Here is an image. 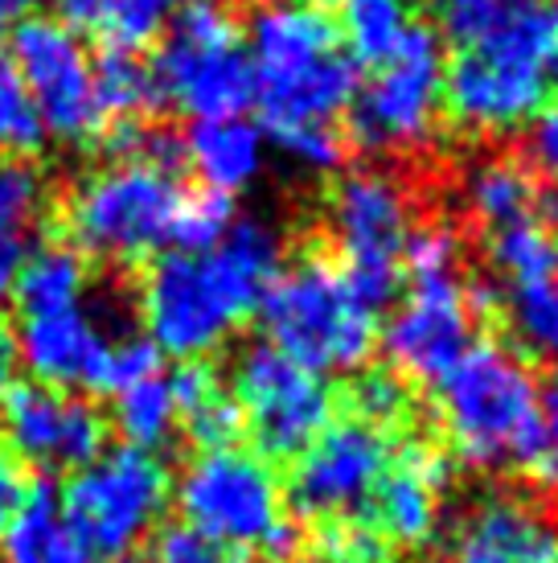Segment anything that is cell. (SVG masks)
<instances>
[{"label": "cell", "instance_id": "cell-24", "mask_svg": "<svg viewBox=\"0 0 558 563\" xmlns=\"http://www.w3.org/2000/svg\"><path fill=\"white\" fill-rule=\"evenodd\" d=\"M468 206L484 227H513V222L534 219V206H538V181L529 173L526 161L496 157L484 161L481 169L468 177Z\"/></svg>", "mask_w": 558, "mask_h": 563}, {"label": "cell", "instance_id": "cell-34", "mask_svg": "<svg viewBox=\"0 0 558 563\" xmlns=\"http://www.w3.org/2000/svg\"><path fill=\"white\" fill-rule=\"evenodd\" d=\"M513 329L522 333V342L538 354L558 358V284H534V288H513L510 297Z\"/></svg>", "mask_w": 558, "mask_h": 563}, {"label": "cell", "instance_id": "cell-14", "mask_svg": "<svg viewBox=\"0 0 558 563\" xmlns=\"http://www.w3.org/2000/svg\"><path fill=\"white\" fill-rule=\"evenodd\" d=\"M390 432L378 423L349 416L342 423H325V432L295 456L292 470V506L316 522H345L361 506L373 501V489L387 477Z\"/></svg>", "mask_w": 558, "mask_h": 563}, {"label": "cell", "instance_id": "cell-38", "mask_svg": "<svg viewBox=\"0 0 558 563\" xmlns=\"http://www.w3.org/2000/svg\"><path fill=\"white\" fill-rule=\"evenodd\" d=\"M316 563H387L382 560V543L378 534L366 527H345V522H328L321 531V555Z\"/></svg>", "mask_w": 558, "mask_h": 563}, {"label": "cell", "instance_id": "cell-41", "mask_svg": "<svg viewBox=\"0 0 558 563\" xmlns=\"http://www.w3.org/2000/svg\"><path fill=\"white\" fill-rule=\"evenodd\" d=\"M534 477L543 485H555L558 489V378L550 395L543 399V453L534 461Z\"/></svg>", "mask_w": 558, "mask_h": 563}, {"label": "cell", "instance_id": "cell-13", "mask_svg": "<svg viewBox=\"0 0 558 563\" xmlns=\"http://www.w3.org/2000/svg\"><path fill=\"white\" fill-rule=\"evenodd\" d=\"M9 54L42 115L46 136L63 144H87L103 132L108 115L94 91V58L78 33L58 25L54 16H30L13 30Z\"/></svg>", "mask_w": 558, "mask_h": 563}, {"label": "cell", "instance_id": "cell-2", "mask_svg": "<svg viewBox=\"0 0 558 563\" xmlns=\"http://www.w3.org/2000/svg\"><path fill=\"white\" fill-rule=\"evenodd\" d=\"M255 103L271 141L295 128L333 124L357 95V63L316 0H264L247 25Z\"/></svg>", "mask_w": 558, "mask_h": 563}, {"label": "cell", "instance_id": "cell-39", "mask_svg": "<svg viewBox=\"0 0 558 563\" xmlns=\"http://www.w3.org/2000/svg\"><path fill=\"white\" fill-rule=\"evenodd\" d=\"M148 563H247L222 548H210L186 527H169L148 543Z\"/></svg>", "mask_w": 558, "mask_h": 563}, {"label": "cell", "instance_id": "cell-23", "mask_svg": "<svg viewBox=\"0 0 558 563\" xmlns=\"http://www.w3.org/2000/svg\"><path fill=\"white\" fill-rule=\"evenodd\" d=\"M0 563H103L70 527L58 501L33 494L0 543Z\"/></svg>", "mask_w": 558, "mask_h": 563}, {"label": "cell", "instance_id": "cell-26", "mask_svg": "<svg viewBox=\"0 0 558 563\" xmlns=\"http://www.w3.org/2000/svg\"><path fill=\"white\" fill-rule=\"evenodd\" d=\"M111 420L120 428L124 444L132 449H148L156 453L177 428V404H172V387L165 375H148L111 395Z\"/></svg>", "mask_w": 558, "mask_h": 563}, {"label": "cell", "instance_id": "cell-36", "mask_svg": "<svg viewBox=\"0 0 558 563\" xmlns=\"http://www.w3.org/2000/svg\"><path fill=\"white\" fill-rule=\"evenodd\" d=\"M349 411H354L357 420L378 423V428L390 432V428H399L411 416V395H406V387L399 378L366 375L349 387Z\"/></svg>", "mask_w": 558, "mask_h": 563}, {"label": "cell", "instance_id": "cell-48", "mask_svg": "<svg viewBox=\"0 0 558 563\" xmlns=\"http://www.w3.org/2000/svg\"><path fill=\"white\" fill-rule=\"evenodd\" d=\"M543 79H546V95H558V42H555V49H550V58H546V66H543Z\"/></svg>", "mask_w": 558, "mask_h": 563}, {"label": "cell", "instance_id": "cell-15", "mask_svg": "<svg viewBox=\"0 0 558 563\" xmlns=\"http://www.w3.org/2000/svg\"><path fill=\"white\" fill-rule=\"evenodd\" d=\"M103 416L78 391L13 383L0 395V444L33 470L75 473L103 453Z\"/></svg>", "mask_w": 558, "mask_h": 563}, {"label": "cell", "instance_id": "cell-16", "mask_svg": "<svg viewBox=\"0 0 558 563\" xmlns=\"http://www.w3.org/2000/svg\"><path fill=\"white\" fill-rule=\"evenodd\" d=\"M382 345H387L394 371H403L418 383H439L472 345V313H468L460 280L456 276L415 280V288L399 305V313L390 317Z\"/></svg>", "mask_w": 558, "mask_h": 563}, {"label": "cell", "instance_id": "cell-30", "mask_svg": "<svg viewBox=\"0 0 558 563\" xmlns=\"http://www.w3.org/2000/svg\"><path fill=\"white\" fill-rule=\"evenodd\" d=\"M238 219V206L231 194H217V189H181V202H177V219H172V243L177 251L189 255H202V251L217 247L226 231Z\"/></svg>", "mask_w": 558, "mask_h": 563}, {"label": "cell", "instance_id": "cell-50", "mask_svg": "<svg viewBox=\"0 0 558 563\" xmlns=\"http://www.w3.org/2000/svg\"><path fill=\"white\" fill-rule=\"evenodd\" d=\"M316 4H342V0H316Z\"/></svg>", "mask_w": 558, "mask_h": 563}, {"label": "cell", "instance_id": "cell-45", "mask_svg": "<svg viewBox=\"0 0 558 563\" xmlns=\"http://www.w3.org/2000/svg\"><path fill=\"white\" fill-rule=\"evenodd\" d=\"M16 366H21V358H16V338L4 325H0V395L13 387Z\"/></svg>", "mask_w": 558, "mask_h": 563}, {"label": "cell", "instance_id": "cell-20", "mask_svg": "<svg viewBox=\"0 0 558 563\" xmlns=\"http://www.w3.org/2000/svg\"><path fill=\"white\" fill-rule=\"evenodd\" d=\"M550 518L522 498H484L460 527L451 563H526L546 534Z\"/></svg>", "mask_w": 558, "mask_h": 563}, {"label": "cell", "instance_id": "cell-6", "mask_svg": "<svg viewBox=\"0 0 558 563\" xmlns=\"http://www.w3.org/2000/svg\"><path fill=\"white\" fill-rule=\"evenodd\" d=\"M259 321L267 329V345H276L312 375L357 371L378 345L373 309L325 255H309L279 272L259 300Z\"/></svg>", "mask_w": 558, "mask_h": 563}, {"label": "cell", "instance_id": "cell-18", "mask_svg": "<svg viewBox=\"0 0 558 563\" xmlns=\"http://www.w3.org/2000/svg\"><path fill=\"white\" fill-rule=\"evenodd\" d=\"M448 473V461L427 444H411L406 453H399V461H390L387 477L373 489L378 531L399 548H427L439 531Z\"/></svg>", "mask_w": 558, "mask_h": 563}, {"label": "cell", "instance_id": "cell-12", "mask_svg": "<svg viewBox=\"0 0 558 563\" xmlns=\"http://www.w3.org/2000/svg\"><path fill=\"white\" fill-rule=\"evenodd\" d=\"M333 227L342 243L345 280L378 313L403 284V243L411 235L403 186L378 169L342 177L333 189Z\"/></svg>", "mask_w": 558, "mask_h": 563}, {"label": "cell", "instance_id": "cell-1", "mask_svg": "<svg viewBox=\"0 0 558 563\" xmlns=\"http://www.w3.org/2000/svg\"><path fill=\"white\" fill-rule=\"evenodd\" d=\"M279 235L259 219H234L217 247L160 251L140 284L144 338L181 362H202L231 338L279 276Z\"/></svg>", "mask_w": 558, "mask_h": 563}, {"label": "cell", "instance_id": "cell-32", "mask_svg": "<svg viewBox=\"0 0 558 563\" xmlns=\"http://www.w3.org/2000/svg\"><path fill=\"white\" fill-rule=\"evenodd\" d=\"M181 4L186 0H108L99 37H108L111 49L140 54V49L153 46L156 37L169 30V21L177 16Z\"/></svg>", "mask_w": 558, "mask_h": 563}, {"label": "cell", "instance_id": "cell-49", "mask_svg": "<svg viewBox=\"0 0 558 563\" xmlns=\"http://www.w3.org/2000/svg\"><path fill=\"white\" fill-rule=\"evenodd\" d=\"M550 214H555V222H558V189H555V198H550Z\"/></svg>", "mask_w": 558, "mask_h": 563}, {"label": "cell", "instance_id": "cell-21", "mask_svg": "<svg viewBox=\"0 0 558 563\" xmlns=\"http://www.w3.org/2000/svg\"><path fill=\"white\" fill-rule=\"evenodd\" d=\"M177 423L189 432V440L210 453V449H231L234 437L243 432V416L234 404L231 387L222 383L210 362H181V371L169 378Z\"/></svg>", "mask_w": 558, "mask_h": 563}, {"label": "cell", "instance_id": "cell-7", "mask_svg": "<svg viewBox=\"0 0 558 563\" xmlns=\"http://www.w3.org/2000/svg\"><path fill=\"white\" fill-rule=\"evenodd\" d=\"M172 501L169 465L148 449H103L70 473L63 489L66 527L103 563L136 560L160 534L165 510Z\"/></svg>", "mask_w": 558, "mask_h": 563}, {"label": "cell", "instance_id": "cell-17", "mask_svg": "<svg viewBox=\"0 0 558 563\" xmlns=\"http://www.w3.org/2000/svg\"><path fill=\"white\" fill-rule=\"evenodd\" d=\"M16 358L33 371V383L63 387V391H108V366L115 350V333L87 309L21 317Z\"/></svg>", "mask_w": 558, "mask_h": 563}, {"label": "cell", "instance_id": "cell-8", "mask_svg": "<svg viewBox=\"0 0 558 563\" xmlns=\"http://www.w3.org/2000/svg\"><path fill=\"white\" fill-rule=\"evenodd\" d=\"M177 202L181 186L172 169L136 157H115L70 189L66 227L78 251L111 264H140L172 243Z\"/></svg>", "mask_w": 558, "mask_h": 563}, {"label": "cell", "instance_id": "cell-42", "mask_svg": "<svg viewBox=\"0 0 558 563\" xmlns=\"http://www.w3.org/2000/svg\"><path fill=\"white\" fill-rule=\"evenodd\" d=\"M529 157L546 173H558V108H543L529 128Z\"/></svg>", "mask_w": 558, "mask_h": 563}, {"label": "cell", "instance_id": "cell-37", "mask_svg": "<svg viewBox=\"0 0 558 563\" xmlns=\"http://www.w3.org/2000/svg\"><path fill=\"white\" fill-rule=\"evenodd\" d=\"M276 144L312 173H333V169H342V161H345V141L333 124L295 128L288 136H279Z\"/></svg>", "mask_w": 558, "mask_h": 563}, {"label": "cell", "instance_id": "cell-31", "mask_svg": "<svg viewBox=\"0 0 558 563\" xmlns=\"http://www.w3.org/2000/svg\"><path fill=\"white\" fill-rule=\"evenodd\" d=\"M534 0H432L439 33L460 49L481 46L484 37L505 30L513 16H522Z\"/></svg>", "mask_w": 558, "mask_h": 563}, {"label": "cell", "instance_id": "cell-25", "mask_svg": "<svg viewBox=\"0 0 558 563\" xmlns=\"http://www.w3.org/2000/svg\"><path fill=\"white\" fill-rule=\"evenodd\" d=\"M94 91H99V108L108 120H124L136 124L140 115L160 108V87H156L153 63H140L132 49H108L94 58Z\"/></svg>", "mask_w": 558, "mask_h": 563}, {"label": "cell", "instance_id": "cell-44", "mask_svg": "<svg viewBox=\"0 0 558 563\" xmlns=\"http://www.w3.org/2000/svg\"><path fill=\"white\" fill-rule=\"evenodd\" d=\"M25 239L21 235H0V297H13L16 288V276H21V267H25Z\"/></svg>", "mask_w": 558, "mask_h": 563}, {"label": "cell", "instance_id": "cell-19", "mask_svg": "<svg viewBox=\"0 0 558 563\" xmlns=\"http://www.w3.org/2000/svg\"><path fill=\"white\" fill-rule=\"evenodd\" d=\"M181 161L217 194H243L264 173V128L234 120H193L181 136Z\"/></svg>", "mask_w": 558, "mask_h": 563}, {"label": "cell", "instance_id": "cell-29", "mask_svg": "<svg viewBox=\"0 0 558 563\" xmlns=\"http://www.w3.org/2000/svg\"><path fill=\"white\" fill-rule=\"evenodd\" d=\"M46 128H42V115L33 108L30 91L21 82V70H16L13 54L0 49V157H33L42 153L46 144Z\"/></svg>", "mask_w": 558, "mask_h": 563}, {"label": "cell", "instance_id": "cell-3", "mask_svg": "<svg viewBox=\"0 0 558 563\" xmlns=\"http://www.w3.org/2000/svg\"><path fill=\"white\" fill-rule=\"evenodd\" d=\"M439 420L456 456L477 470H534L543 453L538 378L501 342H472L439 378Z\"/></svg>", "mask_w": 558, "mask_h": 563}, {"label": "cell", "instance_id": "cell-33", "mask_svg": "<svg viewBox=\"0 0 558 563\" xmlns=\"http://www.w3.org/2000/svg\"><path fill=\"white\" fill-rule=\"evenodd\" d=\"M46 202V181L21 157H0V235H21Z\"/></svg>", "mask_w": 558, "mask_h": 563}, {"label": "cell", "instance_id": "cell-47", "mask_svg": "<svg viewBox=\"0 0 558 563\" xmlns=\"http://www.w3.org/2000/svg\"><path fill=\"white\" fill-rule=\"evenodd\" d=\"M526 563H558V527L555 522L546 527V534L538 539V548H534V555H529Z\"/></svg>", "mask_w": 558, "mask_h": 563}, {"label": "cell", "instance_id": "cell-28", "mask_svg": "<svg viewBox=\"0 0 558 563\" xmlns=\"http://www.w3.org/2000/svg\"><path fill=\"white\" fill-rule=\"evenodd\" d=\"M489 260H493V267L513 284V288H534V284L555 280L558 243L543 222L526 219V222H513V227L493 231Z\"/></svg>", "mask_w": 558, "mask_h": 563}, {"label": "cell", "instance_id": "cell-27", "mask_svg": "<svg viewBox=\"0 0 558 563\" xmlns=\"http://www.w3.org/2000/svg\"><path fill=\"white\" fill-rule=\"evenodd\" d=\"M345 37L354 49V63L382 66L399 54L411 33V0H342Z\"/></svg>", "mask_w": 558, "mask_h": 563}, {"label": "cell", "instance_id": "cell-46", "mask_svg": "<svg viewBox=\"0 0 558 563\" xmlns=\"http://www.w3.org/2000/svg\"><path fill=\"white\" fill-rule=\"evenodd\" d=\"M42 0H0V37L13 33L21 21H30Z\"/></svg>", "mask_w": 558, "mask_h": 563}, {"label": "cell", "instance_id": "cell-10", "mask_svg": "<svg viewBox=\"0 0 558 563\" xmlns=\"http://www.w3.org/2000/svg\"><path fill=\"white\" fill-rule=\"evenodd\" d=\"M439 103H444L439 33L411 25L399 54L378 66L366 87H357L349 103V132L361 148L373 153L418 148L432 136Z\"/></svg>", "mask_w": 558, "mask_h": 563}, {"label": "cell", "instance_id": "cell-43", "mask_svg": "<svg viewBox=\"0 0 558 563\" xmlns=\"http://www.w3.org/2000/svg\"><path fill=\"white\" fill-rule=\"evenodd\" d=\"M54 4V21L66 25L70 33H99L103 30V9L108 0H49Z\"/></svg>", "mask_w": 558, "mask_h": 563}, {"label": "cell", "instance_id": "cell-35", "mask_svg": "<svg viewBox=\"0 0 558 563\" xmlns=\"http://www.w3.org/2000/svg\"><path fill=\"white\" fill-rule=\"evenodd\" d=\"M456 260H460V235L451 227H444V222L418 227L403 243V272H411V280L456 276Z\"/></svg>", "mask_w": 558, "mask_h": 563}, {"label": "cell", "instance_id": "cell-9", "mask_svg": "<svg viewBox=\"0 0 558 563\" xmlns=\"http://www.w3.org/2000/svg\"><path fill=\"white\" fill-rule=\"evenodd\" d=\"M160 99L189 120H234L255 103L247 46L238 21L217 0H189L165 30L153 63Z\"/></svg>", "mask_w": 558, "mask_h": 563}, {"label": "cell", "instance_id": "cell-4", "mask_svg": "<svg viewBox=\"0 0 558 563\" xmlns=\"http://www.w3.org/2000/svg\"><path fill=\"white\" fill-rule=\"evenodd\" d=\"M186 531L231 555H264L288 563L300 551V531L283 518V489L259 453L210 449L172 482Z\"/></svg>", "mask_w": 558, "mask_h": 563}, {"label": "cell", "instance_id": "cell-11", "mask_svg": "<svg viewBox=\"0 0 558 563\" xmlns=\"http://www.w3.org/2000/svg\"><path fill=\"white\" fill-rule=\"evenodd\" d=\"M231 395L259 453L276 461H295L333 416V395L321 375L304 371L267 342H255L238 354Z\"/></svg>", "mask_w": 558, "mask_h": 563}, {"label": "cell", "instance_id": "cell-22", "mask_svg": "<svg viewBox=\"0 0 558 563\" xmlns=\"http://www.w3.org/2000/svg\"><path fill=\"white\" fill-rule=\"evenodd\" d=\"M87 288H91V272H87L82 251L70 247V243H42V247H30V255H25L13 300L21 317L58 313V309L82 305Z\"/></svg>", "mask_w": 558, "mask_h": 563}, {"label": "cell", "instance_id": "cell-5", "mask_svg": "<svg viewBox=\"0 0 558 563\" xmlns=\"http://www.w3.org/2000/svg\"><path fill=\"white\" fill-rule=\"evenodd\" d=\"M558 42V0H534L481 46L460 49L444 70V103L465 132H513L546 108L543 66Z\"/></svg>", "mask_w": 558, "mask_h": 563}, {"label": "cell", "instance_id": "cell-40", "mask_svg": "<svg viewBox=\"0 0 558 563\" xmlns=\"http://www.w3.org/2000/svg\"><path fill=\"white\" fill-rule=\"evenodd\" d=\"M30 498H33L30 473H25V465L0 444V543H4V534L13 531V522L21 518V510L30 506Z\"/></svg>", "mask_w": 558, "mask_h": 563}]
</instances>
